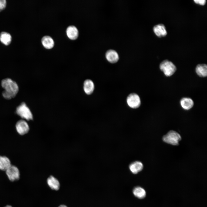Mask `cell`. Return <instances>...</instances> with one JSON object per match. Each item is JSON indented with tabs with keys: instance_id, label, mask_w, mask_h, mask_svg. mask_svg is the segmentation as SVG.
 I'll use <instances>...</instances> for the list:
<instances>
[{
	"instance_id": "1",
	"label": "cell",
	"mask_w": 207,
	"mask_h": 207,
	"mask_svg": "<svg viewBox=\"0 0 207 207\" xmlns=\"http://www.w3.org/2000/svg\"><path fill=\"white\" fill-rule=\"evenodd\" d=\"M1 85L4 90L2 92L3 97L7 99H10L14 97L19 90L17 83L9 78L3 80Z\"/></svg>"
},
{
	"instance_id": "2",
	"label": "cell",
	"mask_w": 207,
	"mask_h": 207,
	"mask_svg": "<svg viewBox=\"0 0 207 207\" xmlns=\"http://www.w3.org/2000/svg\"><path fill=\"white\" fill-rule=\"evenodd\" d=\"M17 114L23 118L28 120L33 119V115L30 110L26 104L22 102L17 108Z\"/></svg>"
},
{
	"instance_id": "3",
	"label": "cell",
	"mask_w": 207,
	"mask_h": 207,
	"mask_svg": "<svg viewBox=\"0 0 207 207\" xmlns=\"http://www.w3.org/2000/svg\"><path fill=\"white\" fill-rule=\"evenodd\" d=\"M160 68L165 76H169L175 72L176 68L175 65L171 61L165 60L160 64Z\"/></svg>"
},
{
	"instance_id": "4",
	"label": "cell",
	"mask_w": 207,
	"mask_h": 207,
	"mask_svg": "<svg viewBox=\"0 0 207 207\" xmlns=\"http://www.w3.org/2000/svg\"><path fill=\"white\" fill-rule=\"evenodd\" d=\"M163 140L165 142L173 145H177L181 139L180 135L176 132L170 131L163 136Z\"/></svg>"
},
{
	"instance_id": "5",
	"label": "cell",
	"mask_w": 207,
	"mask_h": 207,
	"mask_svg": "<svg viewBox=\"0 0 207 207\" xmlns=\"http://www.w3.org/2000/svg\"><path fill=\"white\" fill-rule=\"evenodd\" d=\"M126 101L128 106L133 108H137L141 104V100L139 96L135 93L130 94L127 98Z\"/></svg>"
},
{
	"instance_id": "6",
	"label": "cell",
	"mask_w": 207,
	"mask_h": 207,
	"mask_svg": "<svg viewBox=\"0 0 207 207\" xmlns=\"http://www.w3.org/2000/svg\"><path fill=\"white\" fill-rule=\"evenodd\" d=\"M6 174L11 181H14L19 179L20 173L18 169L16 166L11 165L6 170Z\"/></svg>"
},
{
	"instance_id": "7",
	"label": "cell",
	"mask_w": 207,
	"mask_h": 207,
	"mask_svg": "<svg viewBox=\"0 0 207 207\" xmlns=\"http://www.w3.org/2000/svg\"><path fill=\"white\" fill-rule=\"evenodd\" d=\"M16 128L18 132L22 135L27 133L29 130L28 124L24 120H20L17 122Z\"/></svg>"
},
{
	"instance_id": "8",
	"label": "cell",
	"mask_w": 207,
	"mask_h": 207,
	"mask_svg": "<svg viewBox=\"0 0 207 207\" xmlns=\"http://www.w3.org/2000/svg\"><path fill=\"white\" fill-rule=\"evenodd\" d=\"M153 30L156 35L159 37L165 36L167 34L166 28L162 24L155 25L154 27Z\"/></svg>"
},
{
	"instance_id": "9",
	"label": "cell",
	"mask_w": 207,
	"mask_h": 207,
	"mask_svg": "<svg viewBox=\"0 0 207 207\" xmlns=\"http://www.w3.org/2000/svg\"><path fill=\"white\" fill-rule=\"evenodd\" d=\"M66 33L68 37L70 39L73 40L76 39L78 35V30L74 25L69 26L67 28Z\"/></svg>"
},
{
	"instance_id": "10",
	"label": "cell",
	"mask_w": 207,
	"mask_h": 207,
	"mask_svg": "<svg viewBox=\"0 0 207 207\" xmlns=\"http://www.w3.org/2000/svg\"><path fill=\"white\" fill-rule=\"evenodd\" d=\"M106 57L110 62L114 63L116 62L119 60V56L117 53L113 50H108L106 53Z\"/></svg>"
},
{
	"instance_id": "11",
	"label": "cell",
	"mask_w": 207,
	"mask_h": 207,
	"mask_svg": "<svg viewBox=\"0 0 207 207\" xmlns=\"http://www.w3.org/2000/svg\"><path fill=\"white\" fill-rule=\"evenodd\" d=\"M143 165L140 162L136 161L131 163L129 166L131 172L134 174H136L142 170Z\"/></svg>"
},
{
	"instance_id": "12",
	"label": "cell",
	"mask_w": 207,
	"mask_h": 207,
	"mask_svg": "<svg viewBox=\"0 0 207 207\" xmlns=\"http://www.w3.org/2000/svg\"><path fill=\"white\" fill-rule=\"evenodd\" d=\"M94 89V85L92 80L87 79L85 81L83 84V89L87 94H91L93 91Z\"/></svg>"
},
{
	"instance_id": "13",
	"label": "cell",
	"mask_w": 207,
	"mask_h": 207,
	"mask_svg": "<svg viewBox=\"0 0 207 207\" xmlns=\"http://www.w3.org/2000/svg\"><path fill=\"white\" fill-rule=\"evenodd\" d=\"M41 43L45 48L47 49H51L54 45V42L52 38L49 36H45L41 39Z\"/></svg>"
},
{
	"instance_id": "14",
	"label": "cell",
	"mask_w": 207,
	"mask_h": 207,
	"mask_svg": "<svg viewBox=\"0 0 207 207\" xmlns=\"http://www.w3.org/2000/svg\"><path fill=\"white\" fill-rule=\"evenodd\" d=\"M47 183L52 189L57 190L60 188V184L58 181L53 176H51L47 179Z\"/></svg>"
},
{
	"instance_id": "15",
	"label": "cell",
	"mask_w": 207,
	"mask_h": 207,
	"mask_svg": "<svg viewBox=\"0 0 207 207\" xmlns=\"http://www.w3.org/2000/svg\"><path fill=\"white\" fill-rule=\"evenodd\" d=\"M180 104L184 109L189 110L193 106L194 102L191 98L184 97L181 99L180 101Z\"/></svg>"
},
{
	"instance_id": "16",
	"label": "cell",
	"mask_w": 207,
	"mask_h": 207,
	"mask_svg": "<svg viewBox=\"0 0 207 207\" xmlns=\"http://www.w3.org/2000/svg\"><path fill=\"white\" fill-rule=\"evenodd\" d=\"M195 71L197 74L200 76L205 77L207 75V66L206 64L198 65L195 68Z\"/></svg>"
},
{
	"instance_id": "17",
	"label": "cell",
	"mask_w": 207,
	"mask_h": 207,
	"mask_svg": "<svg viewBox=\"0 0 207 207\" xmlns=\"http://www.w3.org/2000/svg\"><path fill=\"white\" fill-rule=\"evenodd\" d=\"M11 165L9 160L5 156H0V169L6 170Z\"/></svg>"
},
{
	"instance_id": "18",
	"label": "cell",
	"mask_w": 207,
	"mask_h": 207,
	"mask_svg": "<svg viewBox=\"0 0 207 207\" xmlns=\"http://www.w3.org/2000/svg\"><path fill=\"white\" fill-rule=\"evenodd\" d=\"M133 192L134 195L136 197L140 199L145 198L146 195L145 190L140 187H135L133 189Z\"/></svg>"
},
{
	"instance_id": "19",
	"label": "cell",
	"mask_w": 207,
	"mask_h": 207,
	"mask_svg": "<svg viewBox=\"0 0 207 207\" xmlns=\"http://www.w3.org/2000/svg\"><path fill=\"white\" fill-rule=\"evenodd\" d=\"M12 37L8 33L5 32H2L0 35V40L5 45H9L11 42Z\"/></svg>"
},
{
	"instance_id": "20",
	"label": "cell",
	"mask_w": 207,
	"mask_h": 207,
	"mask_svg": "<svg viewBox=\"0 0 207 207\" xmlns=\"http://www.w3.org/2000/svg\"><path fill=\"white\" fill-rule=\"evenodd\" d=\"M6 1L5 0H0V11L3 9L6 6Z\"/></svg>"
},
{
	"instance_id": "21",
	"label": "cell",
	"mask_w": 207,
	"mask_h": 207,
	"mask_svg": "<svg viewBox=\"0 0 207 207\" xmlns=\"http://www.w3.org/2000/svg\"><path fill=\"white\" fill-rule=\"evenodd\" d=\"M194 1L196 3L202 5H204L206 2L205 0H194Z\"/></svg>"
},
{
	"instance_id": "22",
	"label": "cell",
	"mask_w": 207,
	"mask_h": 207,
	"mask_svg": "<svg viewBox=\"0 0 207 207\" xmlns=\"http://www.w3.org/2000/svg\"><path fill=\"white\" fill-rule=\"evenodd\" d=\"M58 207H67L66 206L64 205H61L59 206Z\"/></svg>"
},
{
	"instance_id": "23",
	"label": "cell",
	"mask_w": 207,
	"mask_h": 207,
	"mask_svg": "<svg viewBox=\"0 0 207 207\" xmlns=\"http://www.w3.org/2000/svg\"><path fill=\"white\" fill-rule=\"evenodd\" d=\"M5 207H12L10 205H7Z\"/></svg>"
}]
</instances>
